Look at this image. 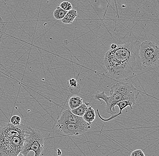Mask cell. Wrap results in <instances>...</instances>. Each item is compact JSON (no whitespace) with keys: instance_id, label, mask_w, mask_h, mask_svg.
Listing matches in <instances>:
<instances>
[{"instance_id":"8fae6325","label":"cell","mask_w":159,"mask_h":156,"mask_svg":"<svg viewBox=\"0 0 159 156\" xmlns=\"http://www.w3.org/2000/svg\"><path fill=\"white\" fill-rule=\"evenodd\" d=\"M83 103V99L78 96H73L69 99L68 104L70 110L75 109Z\"/></svg>"},{"instance_id":"ba28073f","label":"cell","mask_w":159,"mask_h":156,"mask_svg":"<svg viewBox=\"0 0 159 156\" xmlns=\"http://www.w3.org/2000/svg\"><path fill=\"white\" fill-rule=\"evenodd\" d=\"M134 105V103L130 101L129 100H125L121 101L119 102L116 103V106L119 107V112L117 114H112V116H110L109 118L107 119H104L103 118L101 115L99 114V110L97 109V114H98V116H99V118L102 121H112L113 119H115V118H117L120 115L123 113V110H124L125 108H127L128 107H129L131 109H133V106Z\"/></svg>"},{"instance_id":"9a60e30c","label":"cell","mask_w":159,"mask_h":156,"mask_svg":"<svg viewBox=\"0 0 159 156\" xmlns=\"http://www.w3.org/2000/svg\"><path fill=\"white\" fill-rule=\"evenodd\" d=\"M60 7L61 8L63 9L64 10L69 11L72 9V6L70 2H62L60 4Z\"/></svg>"},{"instance_id":"9c48e42d","label":"cell","mask_w":159,"mask_h":156,"mask_svg":"<svg viewBox=\"0 0 159 156\" xmlns=\"http://www.w3.org/2000/svg\"><path fill=\"white\" fill-rule=\"evenodd\" d=\"M77 16V11L75 10L71 9V10L67 11L64 18L61 19V22L64 24H71L74 21Z\"/></svg>"},{"instance_id":"7c38bea8","label":"cell","mask_w":159,"mask_h":156,"mask_svg":"<svg viewBox=\"0 0 159 156\" xmlns=\"http://www.w3.org/2000/svg\"><path fill=\"white\" fill-rule=\"evenodd\" d=\"M89 105L90 103H83L81 105L76 108L75 109L70 110L75 115L80 116H83Z\"/></svg>"},{"instance_id":"2e32d148","label":"cell","mask_w":159,"mask_h":156,"mask_svg":"<svg viewBox=\"0 0 159 156\" xmlns=\"http://www.w3.org/2000/svg\"><path fill=\"white\" fill-rule=\"evenodd\" d=\"M6 31V28L5 27L4 23L2 20V18L0 17V42H1V38L3 34L5 33Z\"/></svg>"},{"instance_id":"5b68a950","label":"cell","mask_w":159,"mask_h":156,"mask_svg":"<svg viewBox=\"0 0 159 156\" xmlns=\"http://www.w3.org/2000/svg\"><path fill=\"white\" fill-rule=\"evenodd\" d=\"M139 56L142 66L156 65L159 63V45L150 40L143 41L139 45Z\"/></svg>"},{"instance_id":"30bf717a","label":"cell","mask_w":159,"mask_h":156,"mask_svg":"<svg viewBox=\"0 0 159 156\" xmlns=\"http://www.w3.org/2000/svg\"><path fill=\"white\" fill-rule=\"evenodd\" d=\"M83 119L84 121L88 123H91L95 120V113L93 107L89 105L87 110L83 115Z\"/></svg>"},{"instance_id":"7a4b0ae2","label":"cell","mask_w":159,"mask_h":156,"mask_svg":"<svg viewBox=\"0 0 159 156\" xmlns=\"http://www.w3.org/2000/svg\"><path fill=\"white\" fill-rule=\"evenodd\" d=\"M27 125L7 123L0 126V156H19L23 146Z\"/></svg>"},{"instance_id":"3957f363","label":"cell","mask_w":159,"mask_h":156,"mask_svg":"<svg viewBox=\"0 0 159 156\" xmlns=\"http://www.w3.org/2000/svg\"><path fill=\"white\" fill-rule=\"evenodd\" d=\"M140 91L132 84L124 82H118L111 87L110 95L105 94L104 91L97 92L94 95L96 100H101L106 103V111L108 113L114 114L116 113L115 107L116 103L121 101L127 100L132 102L134 105L137 103L138 96Z\"/></svg>"},{"instance_id":"e0dca14e","label":"cell","mask_w":159,"mask_h":156,"mask_svg":"<svg viewBox=\"0 0 159 156\" xmlns=\"http://www.w3.org/2000/svg\"><path fill=\"white\" fill-rule=\"evenodd\" d=\"M131 156H145V154H144L142 150H135L133 152H131Z\"/></svg>"},{"instance_id":"4fadbf2b","label":"cell","mask_w":159,"mask_h":156,"mask_svg":"<svg viewBox=\"0 0 159 156\" xmlns=\"http://www.w3.org/2000/svg\"><path fill=\"white\" fill-rule=\"evenodd\" d=\"M67 12V11L64 10L60 6L57 7L53 12V17L57 20H61L64 18Z\"/></svg>"},{"instance_id":"6da1fadb","label":"cell","mask_w":159,"mask_h":156,"mask_svg":"<svg viewBox=\"0 0 159 156\" xmlns=\"http://www.w3.org/2000/svg\"><path fill=\"white\" fill-rule=\"evenodd\" d=\"M140 44L138 41L129 42L107 51L103 63L110 78L124 82L141 72L143 66L139 56Z\"/></svg>"},{"instance_id":"ffe728a7","label":"cell","mask_w":159,"mask_h":156,"mask_svg":"<svg viewBox=\"0 0 159 156\" xmlns=\"http://www.w3.org/2000/svg\"><path fill=\"white\" fill-rule=\"evenodd\" d=\"M57 155H61V154H62V153H61V150L60 149H57Z\"/></svg>"},{"instance_id":"d6986e66","label":"cell","mask_w":159,"mask_h":156,"mask_svg":"<svg viewBox=\"0 0 159 156\" xmlns=\"http://www.w3.org/2000/svg\"><path fill=\"white\" fill-rule=\"evenodd\" d=\"M117 47H118V45L116 44H111V46H110V48H111V49H115V48H117Z\"/></svg>"},{"instance_id":"52a82bcc","label":"cell","mask_w":159,"mask_h":156,"mask_svg":"<svg viewBox=\"0 0 159 156\" xmlns=\"http://www.w3.org/2000/svg\"><path fill=\"white\" fill-rule=\"evenodd\" d=\"M68 123H78V124L88 125L92 124L84 121L82 116H76L71 112L70 109H66L63 112L61 115L57 120V124H68Z\"/></svg>"},{"instance_id":"8992f818","label":"cell","mask_w":159,"mask_h":156,"mask_svg":"<svg viewBox=\"0 0 159 156\" xmlns=\"http://www.w3.org/2000/svg\"><path fill=\"white\" fill-rule=\"evenodd\" d=\"M91 124L88 125L68 123V124H57L56 127L61 132L68 136H78L87 132L91 128Z\"/></svg>"},{"instance_id":"ac0fdd59","label":"cell","mask_w":159,"mask_h":156,"mask_svg":"<svg viewBox=\"0 0 159 156\" xmlns=\"http://www.w3.org/2000/svg\"><path fill=\"white\" fill-rule=\"evenodd\" d=\"M69 85L71 87H76L78 85V83H77V81L75 78H71L69 80Z\"/></svg>"},{"instance_id":"277c9868","label":"cell","mask_w":159,"mask_h":156,"mask_svg":"<svg viewBox=\"0 0 159 156\" xmlns=\"http://www.w3.org/2000/svg\"><path fill=\"white\" fill-rule=\"evenodd\" d=\"M44 147V137L41 132L28 126L25 132L23 146L19 156H27L32 151L34 153V156H39Z\"/></svg>"},{"instance_id":"5bb4252c","label":"cell","mask_w":159,"mask_h":156,"mask_svg":"<svg viewBox=\"0 0 159 156\" xmlns=\"http://www.w3.org/2000/svg\"><path fill=\"white\" fill-rule=\"evenodd\" d=\"M21 121V119L20 117L18 115H14L11 116L10 120L11 123L15 126H18L20 125Z\"/></svg>"}]
</instances>
